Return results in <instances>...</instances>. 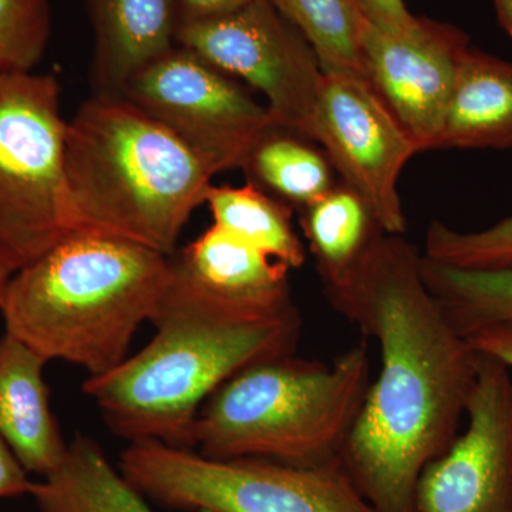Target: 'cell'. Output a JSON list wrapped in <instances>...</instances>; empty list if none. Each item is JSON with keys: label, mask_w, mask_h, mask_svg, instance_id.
Returning a JSON list of instances; mask_svg holds the SVG:
<instances>
[{"label": "cell", "mask_w": 512, "mask_h": 512, "mask_svg": "<svg viewBox=\"0 0 512 512\" xmlns=\"http://www.w3.org/2000/svg\"><path fill=\"white\" fill-rule=\"evenodd\" d=\"M421 256L379 231L348 271L322 281L330 306L380 346L379 376L339 456L373 512H414L421 471L457 439L476 382L478 353L424 285Z\"/></svg>", "instance_id": "cell-1"}, {"label": "cell", "mask_w": 512, "mask_h": 512, "mask_svg": "<svg viewBox=\"0 0 512 512\" xmlns=\"http://www.w3.org/2000/svg\"><path fill=\"white\" fill-rule=\"evenodd\" d=\"M153 323L157 333L146 348L89 376L83 392L121 439L184 450L195 448L192 430L205 400L241 370L293 355L302 328L298 309L239 311L195 289L174 264Z\"/></svg>", "instance_id": "cell-2"}, {"label": "cell", "mask_w": 512, "mask_h": 512, "mask_svg": "<svg viewBox=\"0 0 512 512\" xmlns=\"http://www.w3.org/2000/svg\"><path fill=\"white\" fill-rule=\"evenodd\" d=\"M173 261L153 249L92 231H72L10 275L0 295L6 333L46 362L99 376L127 359L131 340L156 318Z\"/></svg>", "instance_id": "cell-3"}, {"label": "cell", "mask_w": 512, "mask_h": 512, "mask_svg": "<svg viewBox=\"0 0 512 512\" xmlns=\"http://www.w3.org/2000/svg\"><path fill=\"white\" fill-rule=\"evenodd\" d=\"M73 231L173 256L217 171L121 96L93 94L67 121L64 150Z\"/></svg>", "instance_id": "cell-4"}, {"label": "cell", "mask_w": 512, "mask_h": 512, "mask_svg": "<svg viewBox=\"0 0 512 512\" xmlns=\"http://www.w3.org/2000/svg\"><path fill=\"white\" fill-rule=\"evenodd\" d=\"M370 386L366 343L332 365L293 355L232 376L202 404L195 448L215 460L265 458L298 467L339 461Z\"/></svg>", "instance_id": "cell-5"}, {"label": "cell", "mask_w": 512, "mask_h": 512, "mask_svg": "<svg viewBox=\"0 0 512 512\" xmlns=\"http://www.w3.org/2000/svg\"><path fill=\"white\" fill-rule=\"evenodd\" d=\"M119 468L156 507L184 512H373L339 461L298 467L265 458L215 460L137 441Z\"/></svg>", "instance_id": "cell-6"}, {"label": "cell", "mask_w": 512, "mask_h": 512, "mask_svg": "<svg viewBox=\"0 0 512 512\" xmlns=\"http://www.w3.org/2000/svg\"><path fill=\"white\" fill-rule=\"evenodd\" d=\"M66 128L56 76H0V265L12 274L73 231Z\"/></svg>", "instance_id": "cell-7"}, {"label": "cell", "mask_w": 512, "mask_h": 512, "mask_svg": "<svg viewBox=\"0 0 512 512\" xmlns=\"http://www.w3.org/2000/svg\"><path fill=\"white\" fill-rule=\"evenodd\" d=\"M177 45L197 53L266 100L275 126L316 144L323 70L308 40L272 0H254L201 22L184 23Z\"/></svg>", "instance_id": "cell-8"}, {"label": "cell", "mask_w": 512, "mask_h": 512, "mask_svg": "<svg viewBox=\"0 0 512 512\" xmlns=\"http://www.w3.org/2000/svg\"><path fill=\"white\" fill-rule=\"evenodd\" d=\"M121 97L184 141L217 171L244 168L256 143L276 127L231 76L175 45L128 79Z\"/></svg>", "instance_id": "cell-9"}, {"label": "cell", "mask_w": 512, "mask_h": 512, "mask_svg": "<svg viewBox=\"0 0 512 512\" xmlns=\"http://www.w3.org/2000/svg\"><path fill=\"white\" fill-rule=\"evenodd\" d=\"M316 144L383 232L404 235L399 180L419 148L363 77L323 72Z\"/></svg>", "instance_id": "cell-10"}, {"label": "cell", "mask_w": 512, "mask_h": 512, "mask_svg": "<svg viewBox=\"0 0 512 512\" xmlns=\"http://www.w3.org/2000/svg\"><path fill=\"white\" fill-rule=\"evenodd\" d=\"M478 353L468 427L421 471L414 512H512V379Z\"/></svg>", "instance_id": "cell-11"}, {"label": "cell", "mask_w": 512, "mask_h": 512, "mask_svg": "<svg viewBox=\"0 0 512 512\" xmlns=\"http://www.w3.org/2000/svg\"><path fill=\"white\" fill-rule=\"evenodd\" d=\"M360 46L366 82L419 153L437 150L458 66L470 49L466 33L426 18H417L407 32H389L362 10Z\"/></svg>", "instance_id": "cell-12"}, {"label": "cell", "mask_w": 512, "mask_h": 512, "mask_svg": "<svg viewBox=\"0 0 512 512\" xmlns=\"http://www.w3.org/2000/svg\"><path fill=\"white\" fill-rule=\"evenodd\" d=\"M173 264L195 289L239 311L271 316L298 309L289 285L291 268L217 225L188 244Z\"/></svg>", "instance_id": "cell-13"}, {"label": "cell", "mask_w": 512, "mask_h": 512, "mask_svg": "<svg viewBox=\"0 0 512 512\" xmlns=\"http://www.w3.org/2000/svg\"><path fill=\"white\" fill-rule=\"evenodd\" d=\"M46 363L15 336L0 338V437L28 473L42 477L62 463L69 446L50 407Z\"/></svg>", "instance_id": "cell-14"}, {"label": "cell", "mask_w": 512, "mask_h": 512, "mask_svg": "<svg viewBox=\"0 0 512 512\" xmlns=\"http://www.w3.org/2000/svg\"><path fill=\"white\" fill-rule=\"evenodd\" d=\"M94 94L120 96L128 79L177 45V0H87Z\"/></svg>", "instance_id": "cell-15"}, {"label": "cell", "mask_w": 512, "mask_h": 512, "mask_svg": "<svg viewBox=\"0 0 512 512\" xmlns=\"http://www.w3.org/2000/svg\"><path fill=\"white\" fill-rule=\"evenodd\" d=\"M439 148H512V63L470 46L458 66Z\"/></svg>", "instance_id": "cell-16"}, {"label": "cell", "mask_w": 512, "mask_h": 512, "mask_svg": "<svg viewBox=\"0 0 512 512\" xmlns=\"http://www.w3.org/2000/svg\"><path fill=\"white\" fill-rule=\"evenodd\" d=\"M29 495L40 512H158L113 467L103 448L82 434L70 441L62 463L33 483Z\"/></svg>", "instance_id": "cell-17"}, {"label": "cell", "mask_w": 512, "mask_h": 512, "mask_svg": "<svg viewBox=\"0 0 512 512\" xmlns=\"http://www.w3.org/2000/svg\"><path fill=\"white\" fill-rule=\"evenodd\" d=\"M214 225L291 269L305 264L306 249L292 224V207L259 185H211L207 194Z\"/></svg>", "instance_id": "cell-18"}, {"label": "cell", "mask_w": 512, "mask_h": 512, "mask_svg": "<svg viewBox=\"0 0 512 512\" xmlns=\"http://www.w3.org/2000/svg\"><path fill=\"white\" fill-rule=\"evenodd\" d=\"M311 143L274 127L256 143L242 170L249 181L302 210L336 185L328 156Z\"/></svg>", "instance_id": "cell-19"}, {"label": "cell", "mask_w": 512, "mask_h": 512, "mask_svg": "<svg viewBox=\"0 0 512 512\" xmlns=\"http://www.w3.org/2000/svg\"><path fill=\"white\" fill-rule=\"evenodd\" d=\"M301 225L322 281L348 271L382 231L365 201L343 183L302 208Z\"/></svg>", "instance_id": "cell-20"}, {"label": "cell", "mask_w": 512, "mask_h": 512, "mask_svg": "<svg viewBox=\"0 0 512 512\" xmlns=\"http://www.w3.org/2000/svg\"><path fill=\"white\" fill-rule=\"evenodd\" d=\"M421 276L450 325L463 338L512 320V271H470L421 256Z\"/></svg>", "instance_id": "cell-21"}, {"label": "cell", "mask_w": 512, "mask_h": 512, "mask_svg": "<svg viewBox=\"0 0 512 512\" xmlns=\"http://www.w3.org/2000/svg\"><path fill=\"white\" fill-rule=\"evenodd\" d=\"M308 40L325 73L365 79L359 0H272Z\"/></svg>", "instance_id": "cell-22"}, {"label": "cell", "mask_w": 512, "mask_h": 512, "mask_svg": "<svg viewBox=\"0 0 512 512\" xmlns=\"http://www.w3.org/2000/svg\"><path fill=\"white\" fill-rule=\"evenodd\" d=\"M424 256L437 264L470 271H512V215L477 232H460L433 222Z\"/></svg>", "instance_id": "cell-23"}, {"label": "cell", "mask_w": 512, "mask_h": 512, "mask_svg": "<svg viewBox=\"0 0 512 512\" xmlns=\"http://www.w3.org/2000/svg\"><path fill=\"white\" fill-rule=\"evenodd\" d=\"M52 33L49 0H0V76L32 73Z\"/></svg>", "instance_id": "cell-24"}, {"label": "cell", "mask_w": 512, "mask_h": 512, "mask_svg": "<svg viewBox=\"0 0 512 512\" xmlns=\"http://www.w3.org/2000/svg\"><path fill=\"white\" fill-rule=\"evenodd\" d=\"M363 13L380 28L404 33L413 28L417 16L407 9L404 0H359Z\"/></svg>", "instance_id": "cell-25"}, {"label": "cell", "mask_w": 512, "mask_h": 512, "mask_svg": "<svg viewBox=\"0 0 512 512\" xmlns=\"http://www.w3.org/2000/svg\"><path fill=\"white\" fill-rule=\"evenodd\" d=\"M467 340L477 353L493 357L512 370V320L481 329Z\"/></svg>", "instance_id": "cell-26"}, {"label": "cell", "mask_w": 512, "mask_h": 512, "mask_svg": "<svg viewBox=\"0 0 512 512\" xmlns=\"http://www.w3.org/2000/svg\"><path fill=\"white\" fill-rule=\"evenodd\" d=\"M28 474L6 441L0 437V500L29 495L33 481L29 480Z\"/></svg>", "instance_id": "cell-27"}, {"label": "cell", "mask_w": 512, "mask_h": 512, "mask_svg": "<svg viewBox=\"0 0 512 512\" xmlns=\"http://www.w3.org/2000/svg\"><path fill=\"white\" fill-rule=\"evenodd\" d=\"M254 0H177L180 25L225 15Z\"/></svg>", "instance_id": "cell-28"}, {"label": "cell", "mask_w": 512, "mask_h": 512, "mask_svg": "<svg viewBox=\"0 0 512 512\" xmlns=\"http://www.w3.org/2000/svg\"><path fill=\"white\" fill-rule=\"evenodd\" d=\"M498 22L512 36V0H494Z\"/></svg>", "instance_id": "cell-29"}, {"label": "cell", "mask_w": 512, "mask_h": 512, "mask_svg": "<svg viewBox=\"0 0 512 512\" xmlns=\"http://www.w3.org/2000/svg\"><path fill=\"white\" fill-rule=\"evenodd\" d=\"M10 275H12V272H10L8 268H5V266L0 265V295H2L3 288H5Z\"/></svg>", "instance_id": "cell-30"}]
</instances>
